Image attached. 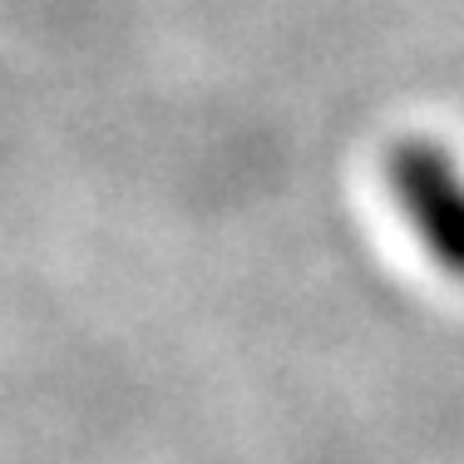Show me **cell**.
<instances>
[{"label": "cell", "instance_id": "obj_1", "mask_svg": "<svg viewBox=\"0 0 464 464\" xmlns=\"http://www.w3.org/2000/svg\"><path fill=\"white\" fill-rule=\"evenodd\" d=\"M385 188L420 247L445 277L464 282V163L440 139L405 134L385 149Z\"/></svg>", "mask_w": 464, "mask_h": 464}]
</instances>
